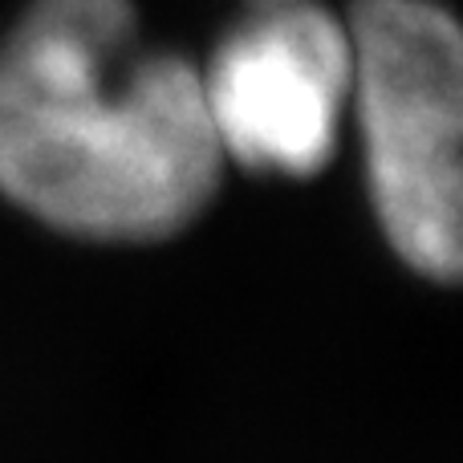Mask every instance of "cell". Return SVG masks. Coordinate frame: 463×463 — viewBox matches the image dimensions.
<instances>
[{
	"instance_id": "1",
	"label": "cell",
	"mask_w": 463,
	"mask_h": 463,
	"mask_svg": "<svg viewBox=\"0 0 463 463\" xmlns=\"http://www.w3.org/2000/svg\"><path fill=\"white\" fill-rule=\"evenodd\" d=\"M228 167L195 57L155 45L138 0H24L0 33V195L57 236L163 244Z\"/></svg>"
},
{
	"instance_id": "2",
	"label": "cell",
	"mask_w": 463,
	"mask_h": 463,
	"mask_svg": "<svg viewBox=\"0 0 463 463\" xmlns=\"http://www.w3.org/2000/svg\"><path fill=\"white\" fill-rule=\"evenodd\" d=\"M350 135L386 248L415 277L463 272V29L443 0H345Z\"/></svg>"
},
{
	"instance_id": "3",
	"label": "cell",
	"mask_w": 463,
	"mask_h": 463,
	"mask_svg": "<svg viewBox=\"0 0 463 463\" xmlns=\"http://www.w3.org/2000/svg\"><path fill=\"white\" fill-rule=\"evenodd\" d=\"M195 57L224 167L309 184L350 135V29L329 0H240Z\"/></svg>"
}]
</instances>
